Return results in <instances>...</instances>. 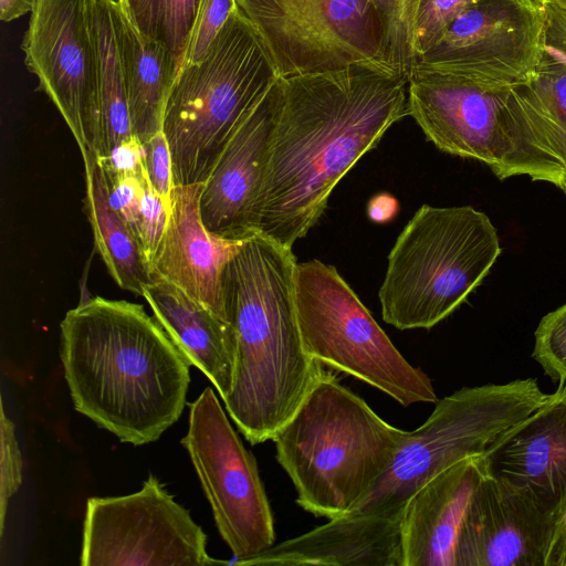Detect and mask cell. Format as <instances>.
Wrapping results in <instances>:
<instances>
[{
    "mask_svg": "<svg viewBox=\"0 0 566 566\" xmlns=\"http://www.w3.org/2000/svg\"><path fill=\"white\" fill-rule=\"evenodd\" d=\"M145 172L150 186L169 206L172 182V161L167 139L161 132L143 145Z\"/></svg>",
    "mask_w": 566,
    "mask_h": 566,
    "instance_id": "34",
    "label": "cell"
},
{
    "mask_svg": "<svg viewBox=\"0 0 566 566\" xmlns=\"http://www.w3.org/2000/svg\"><path fill=\"white\" fill-rule=\"evenodd\" d=\"M235 9L234 0H200L184 65L205 55Z\"/></svg>",
    "mask_w": 566,
    "mask_h": 566,
    "instance_id": "31",
    "label": "cell"
},
{
    "mask_svg": "<svg viewBox=\"0 0 566 566\" xmlns=\"http://www.w3.org/2000/svg\"><path fill=\"white\" fill-rule=\"evenodd\" d=\"M386 28L389 63L409 74L416 62L415 25L420 0H371Z\"/></svg>",
    "mask_w": 566,
    "mask_h": 566,
    "instance_id": "26",
    "label": "cell"
},
{
    "mask_svg": "<svg viewBox=\"0 0 566 566\" xmlns=\"http://www.w3.org/2000/svg\"><path fill=\"white\" fill-rule=\"evenodd\" d=\"M142 296L189 365L209 378L224 401L234 377L237 338L233 326L163 279L153 277Z\"/></svg>",
    "mask_w": 566,
    "mask_h": 566,
    "instance_id": "21",
    "label": "cell"
},
{
    "mask_svg": "<svg viewBox=\"0 0 566 566\" xmlns=\"http://www.w3.org/2000/svg\"><path fill=\"white\" fill-rule=\"evenodd\" d=\"M555 518L488 474L464 515L455 566H545Z\"/></svg>",
    "mask_w": 566,
    "mask_h": 566,
    "instance_id": "15",
    "label": "cell"
},
{
    "mask_svg": "<svg viewBox=\"0 0 566 566\" xmlns=\"http://www.w3.org/2000/svg\"><path fill=\"white\" fill-rule=\"evenodd\" d=\"M565 193H566V188L564 189Z\"/></svg>",
    "mask_w": 566,
    "mask_h": 566,
    "instance_id": "42",
    "label": "cell"
},
{
    "mask_svg": "<svg viewBox=\"0 0 566 566\" xmlns=\"http://www.w3.org/2000/svg\"><path fill=\"white\" fill-rule=\"evenodd\" d=\"M532 357L544 374L566 384V304L546 314L535 331Z\"/></svg>",
    "mask_w": 566,
    "mask_h": 566,
    "instance_id": "28",
    "label": "cell"
},
{
    "mask_svg": "<svg viewBox=\"0 0 566 566\" xmlns=\"http://www.w3.org/2000/svg\"><path fill=\"white\" fill-rule=\"evenodd\" d=\"M97 160L105 172L142 176L145 171L144 148L136 137L120 144L105 158Z\"/></svg>",
    "mask_w": 566,
    "mask_h": 566,
    "instance_id": "35",
    "label": "cell"
},
{
    "mask_svg": "<svg viewBox=\"0 0 566 566\" xmlns=\"http://www.w3.org/2000/svg\"><path fill=\"white\" fill-rule=\"evenodd\" d=\"M85 209L94 245L117 285L137 295L151 281L149 264L132 229L112 206L107 185L94 151L82 154Z\"/></svg>",
    "mask_w": 566,
    "mask_h": 566,
    "instance_id": "23",
    "label": "cell"
},
{
    "mask_svg": "<svg viewBox=\"0 0 566 566\" xmlns=\"http://www.w3.org/2000/svg\"><path fill=\"white\" fill-rule=\"evenodd\" d=\"M277 80L259 36L235 9L205 55L181 67L169 92L163 133L174 186L207 181L234 134Z\"/></svg>",
    "mask_w": 566,
    "mask_h": 566,
    "instance_id": "6",
    "label": "cell"
},
{
    "mask_svg": "<svg viewBox=\"0 0 566 566\" xmlns=\"http://www.w3.org/2000/svg\"><path fill=\"white\" fill-rule=\"evenodd\" d=\"M168 217L169 206L154 190L144 172L138 240L149 266L165 233Z\"/></svg>",
    "mask_w": 566,
    "mask_h": 566,
    "instance_id": "32",
    "label": "cell"
},
{
    "mask_svg": "<svg viewBox=\"0 0 566 566\" xmlns=\"http://www.w3.org/2000/svg\"><path fill=\"white\" fill-rule=\"evenodd\" d=\"M295 266L291 248L254 233L223 272L224 306L237 338L233 385L223 402L251 444L272 440L322 369L302 343Z\"/></svg>",
    "mask_w": 566,
    "mask_h": 566,
    "instance_id": "3",
    "label": "cell"
},
{
    "mask_svg": "<svg viewBox=\"0 0 566 566\" xmlns=\"http://www.w3.org/2000/svg\"><path fill=\"white\" fill-rule=\"evenodd\" d=\"M103 174L112 206L138 239L144 174L142 176L105 171Z\"/></svg>",
    "mask_w": 566,
    "mask_h": 566,
    "instance_id": "33",
    "label": "cell"
},
{
    "mask_svg": "<svg viewBox=\"0 0 566 566\" xmlns=\"http://www.w3.org/2000/svg\"><path fill=\"white\" fill-rule=\"evenodd\" d=\"M188 451L222 539L237 558L274 545L273 514L253 454L229 422L212 388L190 405Z\"/></svg>",
    "mask_w": 566,
    "mask_h": 566,
    "instance_id": "12",
    "label": "cell"
},
{
    "mask_svg": "<svg viewBox=\"0 0 566 566\" xmlns=\"http://www.w3.org/2000/svg\"><path fill=\"white\" fill-rule=\"evenodd\" d=\"M280 105L253 231L291 248L358 159L408 115V74L378 65L279 78Z\"/></svg>",
    "mask_w": 566,
    "mask_h": 566,
    "instance_id": "1",
    "label": "cell"
},
{
    "mask_svg": "<svg viewBox=\"0 0 566 566\" xmlns=\"http://www.w3.org/2000/svg\"><path fill=\"white\" fill-rule=\"evenodd\" d=\"M545 12L547 17L546 45L566 53V17L548 10Z\"/></svg>",
    "mask_w": 566,
    "mask_h": 566,
    "instance_id": "38",
    "label": "cell"
},
{
    "mask_svg": "<svg viewBox=\"0 0 566 566\" xmlns=\"http://www.w3.org/2000/svg\"><path fill=\"white\" fill-rule=\"evenodd\" d=\"M488 474L483 455L468 458L433 476L409 499L400 522L402 566H455L464 515Z\"/></svg>",
    "mask_w": 566,
    "mask_h": 566,
    "instance_id": "19",
    "label": "cell"
},
{
    "mask_svg": "<svg viewBox=\"0 0 566 566\" xmlns=\"http://www.w3.org/2000/svg\"><path fill=\"white\" fill-rule=\"evenodd\" d=\"M549 395L526 378L462 387L443 397L419 428L407 431L388 471L350 513L401 522L407 502L424 483L459 461L484 455Z\"/></svg>",
    "mask_w": 566,
    "mask_h": 566,
    "instance_id": "8",
    "label": "cell"
},
{
    "mask_svg": "<svg viewBox=\"0 0 566 566\" xmlns=\"http://www.w3.org/2000/svg\"><path fill=\"white\" fill-rule=\"evenodd\" d=\"M502 252L489 217L470 206H421L397 238L379 289L382 319L429 329L457 310Z\"/></svg>",
    "mask_w": 566,
    "mask_h": 566,
    "instance_id": "7",
    "label": "cell"
},
{
    "mask_svg": "<svg viewBox=\"0 0 566 566\" xmlns=\"http://www.w3.org/2000/svg\"><path fill=\"white\" fill-rule=\"evenodd\" d=\"M294 298L311 358L358 378L402 407L438 401L428 375L406 360L335 266L316 259L296 263Z\"/></svg>",
    "mask_w": 566,
    "mask_h": 566,
    "instance_id": "9",
    "label": "cell"
},
{
    "mask_svg": "<svg viewBox=\"0 0 566 566\" xmlns=\"http://www.w3.org/2000/svg\"><path fill=\"white\" fill-rule=\"evenodd\" d=\"M203 184L174 186L165 233L150 262L153 277L163 279L229 323L222 279L243 240L209 232L200 214Z\"/></svg>",
    "mask_w": 566,
    "mask_h": 566,
    "instance_id": "18",
    "label": "cell"
},
{
    "mask_svg": "<svg viewBox=\"0 0 566 566\" xmlns=\"http://www.w3.org/2000/svg\"><path fill=\"white\" fill-rule=\"evenodd\" d=\"M0 407V535L4 531V517L9 501L22 483V457L13 421Z\"/></svg>",
    "mask_w": 566,
    "mask_h": 566,
    "instance_id": "30",
    "label": "cell"
},
{
    "mask_svg": "<svg viewBox=\"0 0 566 566\" xmlns=\"http://www.w3.org/2000/svg\"><path fill=\"white\" fill-rule=\"evenodd\" d=\"M545 566H566V504L555 521Z\"/></svg>",
    "mask_w": 566,
    "mask_h": 566,
    "instance_id": "36",
    "label": "cell"
},
{
    "mask_svg": "<svg viewBox=\"0 0 566 566\" xmlns=\"http://www.w3.org/2000/svg\"><path fill=\"white\" fill-rule=\"evenodd\" d=\"M279 105L277 80L234 134L203 184L200 214L209 232L229 240L254 234L253 211Z\"/></svg>",
    "mask_w": 566,
    "mask_h": 566,
    "instance_id": "17",
    "label": "cell"
},
{
    "mask_svg": "<svg viewBox=\"0 0 566 566\" xmlns=\"http://www.w3.org/2000/svg\"><path fill=\"white\" fill-rule=\"evenodd\" d=\"M74 409L122 442H154L181 416L189 363L144 306L96 296L60 325Z\"/></svg>",
    "mask_w": 566,
    "mask_h": 566,
    "instance_id": "2",
    "label": "cell"
},
{
    "mask_svg": "<svg viewBox=\"0 0 566 566\" xmlns=\"http://www.w3.org/2000/svg\"><path fill=\"white\" fill-rule=\"evenodd\" d=\"M406 433L321 369L272 440L276 460L296 490V503L316 517L332 520L365 501Z\"/></svg>",
    "mask_w": 566,
    "mask_h": 566,
    "instance_id": "5",
    "label": "cell"
},
{
    "mask_svg": "<svg viewBox=\"0 0 566 566\" xmlns=\"http://www.w3.org/2000/svg\"><path fill=\"white\" fill-rule=\"evenodd\" d=\"M82 566L229 564L207 553V535L149 473L139 491L86 502Z\"/></svg>",
    "mask_w": 566,
    "mask_h": 566,
    "instance_id": "11",
    "label": "cell"
},
{
    "mask_svg": "<svg viewBox=\"0 0 566 566\" xmlns=\"http://www.w3.org/2000/svg\"><path fill=\"white\" fill-rule=\"evenodd\" d=\"M546 29V12L535 0H483L455 18L413 66L514 86L541 63Z\"/></svg>",
    "mask_w": 566,
    "mask_h": 566,
    "instance_id": "14",
    "label": "cell"
},
{
    "mask_svg": "<svg viewBox=\"0 0 566 566\" xmlns=\"http://www.w3.org/2000/svg\"><path fill=\"white\" fill-rule=\"evenodd\" d=\"M483 457L492 478L556 521L566 504V384Z\"/></svg>",
    "mask_w": 566,
    "mask_h": 566,
    "instance_id": "16",
    "label": "cell"
},
{
    "mask_svg": "<svg viewBox=\"0 0 566 566\" xmlns=\"http://www.w3.org/2000/svg\"><path fill=\"white\" fill-rule=\"evenodd\" d=\"M481 1L420 0L415 25L416 61L440 40L455 18Z\"/></svg>",
    "mask_w": 566,
    "mask_h": 566,
    "instance_id": "29",
    "label": "cell"
},
{
    "mask_svg": "<svg viewBox=\"0 0 566 566\" xmlns=\"http://www.w3.org/2000/svg\"><path fill=\"white\" fill-rule=\"evenodd\" d=\"M528 83L558 129L566 149V57L546 45L544 56Z\"/></svg>",
    "mask_w": 566,
    "mask_h": 566,
    "instance_id": "27",
    "label": "cell"
},
{
    "mask_svg": "<svg viewBox=\"0 0 566 566\" xmlns=\"http://www.w3.org/2000/svg\"><path fill=\"white\" fill-rule=\"evenodd\" d=\"M407 105L441 151L480 160L500 179L525 175L566 188L562 137L528 82L489 85L412 66Z\"/></svg>",
    "mask_w": 566,
    "mask_h": 566,
    "instance_id": "4",
    "label": "cell"
},
{
    "mask_svg": "<svg viewBox=\"0 0 566 566\" xmlns=\"http://www.w3.org/2000/svg\"><path fill=\"white\" fill-rule=\"evenodd\" d=\"M234 1L279 77L353 65L394 69L385 23L371 0Z\"/></svg>",
    "mask_w": 566,
    "mask_h": 566,
    "instance_id": "10",
    "label": "cell"
},
{
    "mask_svg": "<svg viewBox=\"0 0 566 566\" xmlns=\"http://www.w3.org/2000/svg\"><path fill=\"white\" fill-rule=\"evenodd\" d=\"M233 565L402 566L400 521L348 513Z\"/></svg>",
    "mask_w": 566,
    "mask_h": 566,
    "instance_id": "20",
    "label": "cell"
},
{
    "mask_svg": "<svg viewBox=\"0 0 566 566\" xmlns=\"http://www.w3.org/2000/svg\"><path fill=\"white\" fill-rule=\"evenodd\" d=\"M114 0H92V19L98 62L102 116V154L135 137L132 133L124 72L116 39Z\"/></svg>",
    "mask_w": 566,
    "mask_h": 566,
    "instance_id": "24",
    "label": "cell"
},
{
    "mask_svg": "<svg viewBox=\"0 0 566 566\" xmlns=\"http://www.w3.org/2000/svg\"><path fill=\"white\" fill-rule=\"evenodd\" d=\"M398 208V202L394 197L380 193L368 202L367 214L374 222L384 223L396 216Z\"/></svg>",
    "mask_w": 566,
    "mask_h": 566,
    "instance_id": "37",
    "label": "cell"
},
{
    "mask_svg": "<svg viewBox=\"0 0 566 566\" xmlns=\"http://www.w3.org/2000/svg\"><path fill=\"white\" fill-rule=\"evenodd\" d=\"M545 10L566 17V0H535Z\"/></svg>",
    "mask_w": 566,
    "mask_h": 566,
    "instance_id": "40",
    "label": "cell"
},
{
    "mask_svg": "<svg viewBox=\"0 0 566 566\" xmlns=\"http://www.w3.org/2000/svg\"><path fill=\"white\" fill-rule=\"evenodd\" d=\"M21 49L81 150L102 154L98 62L92 0H35Z\"/></svg>",
    "mask_w": 566,
    "mask_h": 566,
    "instance_id": "13",
    "label": "cell"
},
{
    "mask_svg": "<svg viewBox=\"0 0 566 566\" xmlns=\"http://www.w3.org/2000/svg\"><path fill=\"white\" fill-rule=\"evenodd\" d=\"M35 0H0V19L4 22L15 20L31 12Z\"/></svg>",
    "mask_w": 566,
    "mask_h": 566,
    "instance_id": "39",
    "label": "cell"
},
{
    "mask_svg": "<svg viewBox=\"0 0 566 566\" xmlns=\"http://www.w3.org/2000/svg\"><path fill=\"white\" fill-rule=\"evenodd\" d=\"M554 49H555V48H554ZM556 50H557V49H556ZM557 51H558L559 53H562V54L566 57V53H564V52H562V51H559V50H557Z\"/></svg>",
    "mask_w": 566,
    "mask_h": 566,
    "instance_id": "41",
    "label": "cell"
},
{
    "mask_svg": "<svg viewBox=\"0 0 566 566\" xmlns=\"http://www.w3.org/2000/svg\"><path fill=\"white\" fill-rule=\"evenodd\" d=\"M136 30L164 45L180 72L200 0H117Z\"/></svg>",
    "mask_w": 566,
    "mask_h": 566,
    "instance_id": "25",
    "label": "cell"
},
{
    "mask_svg": "<svg viewBox=\"0 0 566 566\" xmlns=\"http://www.w3.org/2000/svg\"><path fill=\"white\" fill-rule=\"evenodd\" d=\"M113 19L132 133L144 145L163 130L165 107L177 70L169 51L142 35L117 0L113 2Z\"/></svg>",
    "mask_w": 566,
    "mask_h": 566,
    "instance_id": "22",
    "label": "cell"
}]
</instances>
